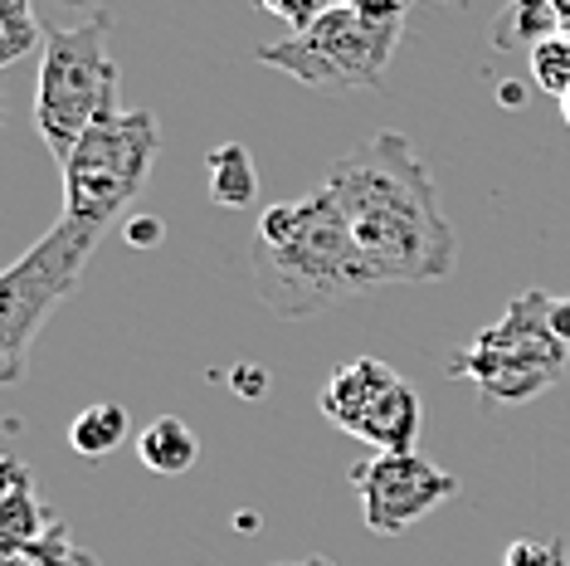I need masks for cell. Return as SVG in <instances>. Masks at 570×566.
Listing matches in <instances>:
<instances>
[{"mask_svg":"<svg viewBox=\"0 0 570 566\" xmlns=\"http://www.w3.org/2000/svg\"><path fill=\"white\" fill-rule=\"evenodd\" d=\"M322 191L336 201L381 289L439 283L453 274L459 240L439 205L430 162L414 152L405 133H375L342 152L322 176Z\"/></svg>","mask_w":570,"mask_h":566,"instance_id":"6da1fadb","label":"cell"},{"mask_svg":"<svg viewBox=\"0 0 570 566\" xmlns=\"http://www.w3.org/2000/svg\"><path fill=\"white\" fill-rule=\"evenodd\" d=\"M249 264L254 293L268 313L288 323H307V318H322L381 289L336 201L322 186L258 215Z\"/></svg>","mask_w":570,"mask_h":566,"instance_id":"7a4b0ae2","label":"cell"},{"mask_svg":"<svg viewBox=\"0 0 570 566\" xmlns=\"http://www.w3.org/2000/svg\"><path fill=\"white\" fill-rule=\"evenodd\" d=\"M122 113V69L112 59V16L98 10L83 25H45L40 79H35V133L63 166L79 137Z\"/></svg>","mask_w":570,"mask_h":566,"instance_id":"3957f363","label":"cell"},{"mask_svg":"<svg viewBox=\"0 0 570 566\" xmlns=\"http://www.w3.org/2000/svg\"><path fill=\"white\" fill-rule=\"evenodd\" d=\"M551 293H522L502 308L498 323L473 332L449 357V377L469 381L483 406H527L566 377L570 347L551 332Z\"/></svg>","mask_w":570,"mask_h":566,"instance_id":"277c9868","label":"cell"},{"mask_svg":"<svg viewBox=\"0 0 570 566\" xmlns=\"http://www.w3.org/2000/svg\"><path fill=\"white\" fill-rule=\"evenodd\" d=\"M102 235H108V225L59 215V225L0 274V381L6 386H16L24 377L45 323L79 289Z\"/></svg>","mask_w":570,"mask_h":566,"instance_id":"5b68a950","label":"cell"},{"mask_svg":"<svg viewBox=\"0 0 570 566\" xmlns=\"http://www.w3.org/2000/svg\"><path fill=\"white\" fill-rule=\"evenodd\" d=\"M161 152V123L157 113L132 108L118 118H102L79 137L63 172V215L73 221L112 225L118 215L141 196L151 166Z\"/></svg>","mask_w":570,"mask_h":566,"instance_id":"8992f818","label":"cell"},{"mask_svg":"<svg viewBox=\"0 0 570 566\" xmlns=\"http://www.w3.org/2000/svg\"><path fill=\"white\" fill-rule=\"evenodd\" d=\"M400 35H405V25H375L361 20L356 10L336 6L288 40L258 45L254 59L288 74L303 88H317V94H361V88L371 94L391 74Z\"/></svg>","mask_w":570,"mask_h":566,"instance_id":"52a82bcc","label":"cell"},{"mask_svg":"<svg viewBox=\"0 0 570 566\" xmlns=\"http://www.w3.org/2000/svg\"><path fill=\"white\" fill-rule=\"evenodd\" d=\"M322 416L336 430L366 440L375 455H410L424 430L420 391L381 357H352L322 386Z\"/></svg>","mask_w":570,"mask_h":566,"instance_id":"ba28073f","label":"cell"},{"mask_svg":"<svg viewBox=\"0 0 570 566\" xmlns=\"http://www.w3.org/2000/svg\"><path fill=\"white\" fill-rule=\"evenodd\" d=\"M352 488L361 498V518L375 537H400L405 527L430 518L439 504L459 494V479L424 455H371L352 469Z\"/></svg>","mask_w":570,"mask_h":566,"instance_id":"9c48e42d","label":"cell"},{"mask_svg":"<svg viewBox=\"0 0 570 566\" xmlns=\"http://www.w3.org/2000/svg\"><path fill=\"white\" fill-rule=\"evenodd\" d=\"M55 518L59 513L40 504L35 479H30V469L20 465V455L6 449V459H0V557H20Z\"/></svg>","mask_w":570,"mask_h":566,"instance_id":"30bf717a","label":"cell"},{"mask_svg":"<svg viewBox=\"0 0 570 566\" xmlns=\"http://www.w3.org/2000/svg\"><path fill=\"white\" fill-rule=\"evenodd\" d=\"M137 459L161 479H180L200 459V440L180 416H157L137 435Z\"/></svg>","mask_w":570,"mask_h":566,"instance_id":"8fae6325","label":"cell"},{"mask_svg":"<svg viewBox=\"0 0 570 566\" xmlns=\"http://www.w3.org/2000/svg\"><path fill=\"white\" fill-rule=\"evenodd\" d=\"M127 435H132V420H127V410L118 401L83 406L69 424V445L79 449L83 459H102V455H112V449H122Z\"/></svg>","mask_w":570,"mask_h":566,"instance_id":"7c38bea8","label":"cell"},{"mask_svg":"<svg viewBox=\"0 0 570 566\" xmlns=\"http://www.w3.org/2000/svg\"><path fill=\"white\" fill-rule=\"evenodd\" d=\"M205 166H210V196H215V205H225V211H244V205L258 196V172H254L249 152H244L239 142L215 147Z\"/></svg>","mask_w":570,"mask_h":566,"instance_id":"4fadbf2b","label":"cell"},{"mask_svg":"<svg viewBox=\"0 0 570 566\" xmlns=\"http://www.w3.org/2000/svg\"><path fill=\"white\" fill-rule=\"evenodd\" d=\"M45 45V25L35 20L30 0H0V64H16Z\"/></svg>","mask_w":570,"mask_h":566,"instance_id":"5bb4252c","label":"cell"},{"mask_svg":"<svg viewBox=\"0 0 570 566\" xmlns=\"http://www.w3.org/2000/svg\"><path fill=\"white\" fill-rule=\"evenodd\" d=\"M527 64H531V84H537L547 98H556V103L570 98V40H566V35L541 40L527 55Z\"/></svg>","mask_w":570,"mask_h":566,"instance_id":"9a60e30c","label":"cell"},{"mask_svg":"<svg viewBox=\"0 0 570 566\" xmlns=\"http://www.w3.org/2000/svg\"><path fill=\"white\" fill-rule=\"evenodd\" d=\"M20 557H24V562H35V566H98V562H94V552H83V547L69 537V523H63V518L49 523L45 533L20 552Z\"/></svg>","mask_w":570,"mask_h":566,"instance_id":"2e32d148","label":"cell"},{"mask_svg":"<svg viewBox=\"0 0 570 566\" xmlns=\"http://www.w3.org/2000/svg\"><path fill=\"white\" fill-rule=\"evenodd\" d=\"M258 10L288 20L293 35H297V30H307V25H317L327 10H336V0H258Z\"/></svg>","mask_w":570,"mask_h":566,"instance_id":"e0dca14e","label":"cell"},{"mask_svg":"<svg viewBox=\"0 0 570 566\" xmlns=\"http://www.w3.org/2000/svg\"><path fill=\"white\" fill-rule=\"evenodd\" d=\"M342 6L356 10L361 20H375V25H405L414 0H342Z\"/></svg>","mask_w":570,"mask_h":566,"instance_id":"ac0fdd59","label":"cell"},{"mask_svg":"<svg viewBox=\"0 0 570 566\" xmlns=\"http://www.w3.org/2000/svg\"><path fill=\"white\" fill-rule=\"evenodd\" d=\"M556 562V537L551 543H537V537H517L502 552V566H551Z\"/></svg>","mask_w":570,"mask_h":566,"instance_id":"d6986e66","label":"cell"},{"mask_svg":"<svg viewBox=\"0 0 570 566\" xmlns=\"http://www.w3.org/2000/svg\"><path fill=\"white\" fill-rule=\"evenodd\" d=\"M166 235V225L157 221V215H137V221H127V244L132 250H157Z\"/></svg>","mask_w":570,"mask_h":566,"instance_id":"ffe728a7","label":"cell"},{"mask_svg":"<svg viewBox=\"0 0 570 566\" xmlns=\"http://www.w3.org/2000/svg\"><path fill=\"white\" fill-rule=\"evenodd\" d=\"M547 318H551V332H556V338H561V342L570 347V293H561V299H556V293H551Z\"/></svg>","mask_w":570,"mask_h":566,"instance_id":"44dd1931","label":"cell"},{"mask_svg":"<svg viewBox=\"0 0 570 566\" xmlns=\"http://www.w3.org/2000/svg\"><path fill=\"white\" fill-rule=\"evenodd\" d=\"M235 381H239L244 401H254V396H258V391H264V371H254V367H244V371H235Z\"/></svg>","mask_w":570,"mask_h":566,"instance_id":"7402d4cb","label":"cell"},{"mask_svg":"<svg viewBox=\"0 0 570 566\" xmlns=\"http://www.w3.org/2000/svg\"><path fill=\"white\" fill-rule=\"evenodd\" d=\"M551 566H570V547H566V537H556V562Z\"/></svg>","mask_w":570,"mask_h":566,"instance_id":"603a6c76","label":"cell"},{"mask_svg":"<svg viewBox=\"0 0 570 566\" xmlns=\"http://www.w3.org/2000/svg\"><path fill=\"white\" fill-rule=\"evenodd\" d=\"M502 103H512V108H517V103H522V88H508V84H502V94H498Z\"/></svg>","mask_w":570,"mask_h":566,"instance_id":"cb8c5ba5","label":"cell"},{"mask_svg":"<svg viewBox=\"0 0 570 566\" xmlns=\"http://www.w3.org/2000/svg\"><path fill=\"white\" fill-rule=\"evenodd\" d=\"M0 566H35V562H24V557H0Z\"/></svg>","mask_w":570,"mask_h":566,"instance_id":"d4e9b609","label":"cell"},{"mask_svg":"<svg viewBox=\"0 0 570 566\" xmlns=\"http://www.w3.org/2000/svg\"><path fill=\"white\" fill-rule=\"evenodd\" d=\"M561 35H566V40H570V10H566V20H561Z\"/></svg>","mask_w":570,"mask_h":566,"instance_id":"484cf974","label":"cell"},{"mask_svg":"<svg viewBox=\"0 0 570 566\" xmlns=\"http://www.w3.org/2000/svg\"><path fill=\"white\" fill-rule=\"evenodd\" d=\"M561 118H566V127H570V98L561 103Z\"/></svg>","mask_w":570,"mask_h":566,"instance_id":"4316f807","label":"cell"},{"mask_svg":"<svg viewBox=\"0 0 570 566\" xmlns=\"http://www.w3.org/2000/svg\"><path fill=\"white\" fill-rule=\"evenodd\" d=\"M63 6H98V0H63Z\"/></svg>","mask_w":570,"mask_h":566,"instance_id":"83f0119b","label":"cell"},{"mask_svg":"<svg viewBox=\"0 0 570 566\" xmlns=\"http://www.w3.org/2000/svg\"><path fill=\"white\" fill-rule=\"evenodd\" d=\"M551 6H556V10H570V0H551Z\"/></svg>","mask_w":570,"mask_h":566,"instance_id":"f1b7e54d","label":"cell"}]
</instances>
